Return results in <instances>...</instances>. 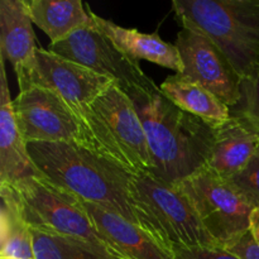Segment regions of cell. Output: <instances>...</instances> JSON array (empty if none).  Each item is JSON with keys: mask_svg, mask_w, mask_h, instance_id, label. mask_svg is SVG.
Instances as JSON below:
<instances>
[{"mask_svg": "<svg viewBox=\"0 0 259 259\" xmlns=\"http://www.w3.org/2000/svg\"><path fill=\"white\" fill-rule=\"evenodd\" d=\"M93 110L126 168L133 175L152 174L153 162L146 132L129 96L113 83L94 103Z\"/></svg>", "mask_w": 259, "mask_h": 259, "instance_id": "obj_11", "label": "cell"}, {"mask_svg": "<svg viewBox=\"0 0 259 259\" xmlns=\"http://www.w3.org/2000/svg\"><path fill=\"white\" fill-rule=\"evenodd\" d=\"M225 249L234 253L235 255L242 259H259V243L253 239L249 232L240 239L227 245Z\"/></svg>", "mask_w": 259, "mask_h": 259, "instance_id": "obj_24", "label": "cell"}, {"mask_svg": "<svg viewBox=\"0 0 259 259\" xmlns=\"http://www.w3.org/2000/svg\"><path fill=\"white\" fill-rule=\"evenodd\" d=\"M13 106L27 143H71L101 156L72 109L51 89L30 86L18 94Z\"/></svg>", "mask_w": 259, "mask_h": 259, "instance_id": "obj_8", "label": "cell"}, {"mask_svg": "<svg viewBox=\"0 0 259 259\" xmlns=\"http://www.w3.org/2000/svg\"><path fill=\"white\" fill-rule=\"evenodd\" d=\"M13 187L19 195L30 228L82 240L114 258L91 224L81 199L75 194L43 176L29 177Z\"/></svg>", "mask_w": 259, "mask_h": 259, "instance_id": "obj_6", "label": "cell"}, {"mask_svg": "<svg viewBox=\"0 0 259 259\" xmlns=\"http://www.w3.org/2000/svg\"><path fill=\"white\" fill-rule=\"evenodd\" d=\"M177 22L209 37L242 78L259 67V0H174Z\"/></svg>", "mask_w": 259, "mask_h": 259, "instance_id": "obj_3", "label": "cell"}, {"mask_svg": "<svg viewBox=\"0 0 259 259\" xmlns=\"http://www.w3.org/2000/svg\"><path fill=\"white\" fill-rule=\"evenodd\" d=\"M37 50L27 0H2L0 57L13 65L19 93L33 85L37 73Z\"/></svg>", "mask_w": 259, "mask_h": 259, "instance_id": "obj_12", "label": "cell"}, {"mask_svg": "<svg viewBox=\"0 0 259 259\" xmlns=\"http://www.w3.org/2000/svg\"><path fill=\"white\" fill-rule=\"evenodd\" d=\"M259 148V136L237 116L214 128V143L207 168L230 180L239 174Z\"/></svg>", "mask_w": 259, "mask_h": 259, "instance_id": "obj_16", "label": "cell"}, {"mask_svg": "<svg viewBox=\"0 0 259 259\" xmlns=\"http://www.w3.org/2000/svg\"><path fill=\"white\" fill-rule=\"evenodd\" d=\"M91 18L96 29L109 38L115 47L132 60L137 62L144 60L156 63L161 67L175 71L176 75H180L184 71V65L176 46L162 39L157 32L146 34L136 28L120 27L93 12Z\"/></svg>", "mask_w": 259, "mask_h": 259, "instance_id": "obj_15", "label": "cell"}, {"mask_svg": "<svg viewBox=\"0 0 259 259\" xmlns=\"http://www.w3.org/2000/svg\"><path fill=\"white\" fill-rule=\"evenodd\" d=\"M82 201L83 207L105 243L109 252L116 259H174V254L159 244L143 228L99 205Z\"/></svg>", "mask_w": 259, "mask_h": 259, "instance_id": "obj_13", "label": "cell"}, {"mask_svg": "<svg viewBox=\"0 0 259 259\" xmlns=\"http://www.w3.org/2000/svg\"><path fill=\"white\" fill-rule=\"evenodd\" d=\"M33 24L56 45L94 25L91 10L80 0H27Z\"/></svg>", "mask_w": 259, "mask_h": 259, "instance_id": "obj_17", "label": "cell"}, {"mask_svg": "<svg viewBox=\"0 0 259 259\" xmlns=\"http://www.w3.org/2000/svg\"><path fill=\"white\" fill-rule=\"evenodd\" d=\"M0 259H35L32 228L17 190L0 185Z\"/></svg>", "mask_w": 259, "mask_h": 259, "instance_id": "obj_19", "label": "cell"}, {"mask_svg": "<svg viewBox=\"0 0 259 259\" xmlns=\"http://www.w3.org/2000/svg\"><path fill=\"white\" fill-rule=\"evenodd\" d=\"M249 233L252 234L253 239L259 243V205L253 209L252 214H250Z\"/></svg>", "mask_w": 259, "mask_h": 259, "instance_id": "obj_25", "label": "cell"}, {"mask_svg": "<svg viewBox=\"0 0 259 259\" xmlns=\"http://www.w3.org/2000/svg\"><path fill=\"white\" fill-rule=\"evenodd\" d=\"M177 186L218 245L225 248L249 232L254 206L229 180L204 167Z\"/></svg>", "mask_w": 259, "mask_h": 259, "instance_id": "obj_7", "label": "cell"}, {"mask_svg": "<svg viewBox=\"0 0 259 259\" xmlns=\"http://www.w3.org/2000/svg\"><path fill=\"white\" fill-rule=\"evenodd\" d=\"M230 114L242 119L259 136V67L243 78L240 99L237 105L230 108Z\"/></svg>", "mask_w": 259, "mask_h": 259, "instance_id": "obj_21", "label": "cell"}, {"mask_svg": "<svg viewBox=\"0 0 259 259\" xmlns=\"http://www.w3.org/2000/svg\"><path fill=\"white\" fill-rule=\"evenodd\" d=\"M27 144L30 158L43 177L83 201L118 212L137 224L131 206L132 172L76 144Z\"/></svg>", "mask_w": 259, "mask_h": 259, "instance_id": "obj_2", "label": "cell"}, {"mask_svg": "<svg viewBox=\"0 0 259 259\" xmlns=\"http://www.w3.org/2000/svg\"><path fill=\"white\" fill-rule=\"evenodd\" d=\"M0 185L14 186L33 176H42L28 152L10 98L4 60L0 57Z\"/></svg>", "mask_w": 259, "mask_h": 259, "instance_id": "obj_14", "label": "cell"}, {"mask_svg": "<svg viewBox=\"0 0 259 259\" xmlns=\"http://www.w3.org/2000/svg\"><path fill=\"white\" fill-rule=\"evenodd\" d=\"M131 206L137 224L169 252L179 247L218 245L177 185L152 174L133 175Z\"/></svg>", "mask_w": 259, "mask_h": 259, "instance_id": "obj_4", "label": "cell"}, {"mask_svg": "<svg viewBox=\"0 0 259 259\" xmlns=\"http://www.w3.org/2000/svg\"><path fill=\"white\" fill-rule=\"evenodd\" d=\"M159 90L177 108L201 119L212 128L224 124L232 116L229 106L214 94L179 75L168 76Z\"/></svg>", "mask_w": 259, "mask_h": 259, "instance_id": "obj_18", "label": "cell"}, {"mask_svg": "<svg viewBox=\"0 0 259 259\" xmlns=\"http://www.w3.org/2000/svg\"><path fill=\"white\" fill-rule=\"evenodd\" d=\"M113 83L115 82L106 76L38 47L37 73L32 86H43L57 93L80 119L101 156L128 169L93 110L94 103Z\"/></svg>", "mask_w": 259, "mask_h": 259, "instance_id": "obj_5", "label": "cell"}, {"mask_svg": "<svg viewBox=\"0 0 259 259\" xmlns=\"http://www.w3.org/2000/svg\"><path fill=\"white\" fill-rule=\"evenodd\" d=\"M47 50L111 78L129 98L141 91L159 89L143 72L139 62L124 55L95 25L73 33L62 42L50 45Z\"/></svg>", "mask_w": 259, "mask_h": 259, "instance_id": "obj_9", "label": "cell"}, {"mask_svg": "<svg viewBox=\"0 0 259 259\" xmlns=\"http://www.w3.org/2000/svg\"><path fill=\"white\" fill-rule=\"evenodd\" d=\"M174 259H242L219 245L179 247L172 250Z\"/></svg>", "mask_w": 259, "mask_h": 259, "instance_id": "obj_23", "label": "cell"}, {"mask_svg": "<svg viewBox=\"0 0 259 259\" xmlns=\"http://www.w3.org/2000/svg\"><path fill=\"white\" fill-rule=\"evenodd\" d=\"M129 99L146 132L153 176L177 185L206 166L214 143L212 126L177 108L159 89Z\"/></svg>", "mask_w": 259, "mask_h": 259, "instance_id": "obj_1", "label": "cell"}, {"mask_svg": "<svg viewBox=\"0 0 259 259\" xmlns=\"http://www.w3.org/2000/svg\"><path fill=\"white\" fill-rule=\"evenodd\" d=\"M175 46L184 65L179 76L201 85L229 108L237 105L242 76L209 37L195 29L182 28Z\"/></svg>", "mask_w": 259, "mask_h": 259, "instance_id": "obj_10", "label": "cell"}, {"mask_svg": "<svg viewBox=\"0 0 259 259\" xmlns=\"http://www.w3.org/2000/svg\"><path fill=\"white\" fill-rule=\"evenodd\" d=\"M229 181L244 195L245 199L253 206L255 207L259 205V148L249 159L247 166Z\"/></svg>", "mask_w": 259, "mask_h": 259, "instance_id": "obj_22", "label": "cell"}, {"mask_svg": "<svg viewBox=\"0 0 259 259\" xmlns=\"http://www.w3.org/2000/svg\"><path fill=\"white\" fill-rule=\"evenodd\" d=\"M35 259H114L89 243L33 229Z\"/></svg>", "mask_w": 259, "mask_h": 259, "instance_id": "obj_20", "label": "cell"}]
</instances>
